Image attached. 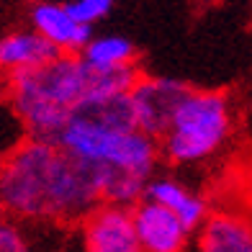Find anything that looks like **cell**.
Returning <instances> with one entry per match:
<instances>
[{
  "instance_id": "obj_4",
  "label": "cell",
  "mask_w": 252,
  "mask_h": 252,
  "mask_svg": "<svg viewBox=\"0 0 252 252\" xmlns=\"http://www.w3.org/2000/svg\"><path fill=\"white\" fill-rule=\"evenodd\" d=\"M232 134V106L219 90L190 88L180 100L159 155L175 165H193L209 159Z\"/></svg>"
},
{
  "instance_id": "obj_8",
  "label": "cell",
  "mask_w": 252,
  "mask_h": 252,
  "mask_svg": "<svg viewBox=\"0 0 252 252\" xmlns=\"http://www.w3.org/2000/svg\"><path fill=\"white\" fill-rule=\"evenodd\" d=\"M31 29L41 33L49 44H54L62 54H80L90 41H93V29L80 26L77 21H72V16L67 13L64 3H52L44 0L31 8Z\"/></svg>"
},
{
  "instance_id": "obj_7",
  "label": "cell",
  "mask_w": 252,
  "mask_h": 252,
  "mask_svg": "<svg viewBox=\"0 0 252 252\" xmlns=\"http://www.w3.org/2000/svg\"><path fill=\"white\" fill-rule=\"evenodd\" d=\"M131 211H134V224H136V234H139L142 252H186L188 250L190 232L167 209L142 198Z\"/></svg>"
},
{
  "instance_id": "obj_2",
  "label": "cell",
  "mask_w": 252,
  "mask_h": 252,
  "mask_svg": "<svg viewBox=\"0 0 252 252\" xmlns=\"http://www.w3.org/2000/svg\"><path fill=\"white\" fill-rule=\"evenodd\" d=\"M57 147L85 165L147 183L159 162V144L134 126L129 93L85 103L64 126Z\"/></svg>"
},
{
  "instance_id": "obj_5",
  "label": "cell",
  "mask_w": 252,
  "mask_h": 252,
  "mask_svg": "<svg viewBox=\"0 0 252 252\" xmlns=\"http://www.w3.org/2000/svg\"><path fill=\"white\" fill-rule=\"evenodd\" d=\"M188 90L190 88L175 77H139V83L129 93L136 131L159 144Z\"/></svg>"
},
{
  "instance_id": "obj_14",
  "label": "cell",
  "mask_w": 252,
  "mask_h": 252,
  "mask_svg": "<svg viewBox=\"0 0 252 252\" xmlns=\"http://www.w3.org/2000/svg\"><path fill=\"white\" fill-rule=\"evenodd\" d=\"M0 252H33L16 219L0 216Z\"/></svg>"
},
{
  "instance_id": "obj_6",
  "label": "cell",
  "mask_w": 252,
  "mask_h": 252,
  "mask_svg": "<svg viewBox=\"0 0 252 252\" xmlns=\"http://www.w3.org/2000/svg\"><path fill=\"white\" fill-rule=\"evenodd\" d=\"M85 252H142L134 211L126 206L100 203L83 221Z\"/></svg>"
},
{
  "instance_id": "obj_12",
  "label": "cell",
  "mask_w": 252,
  "mask_h": 252,
  "mask_svg": "<svg viewBox=\"0 0 252 252\" xmlns=\"http://www.w3.org/2000/svg\"><path fill=\"white\" fill-rule=\"evenodd\" d=\"M80 60L95 72H116L136 64V47L124 36H93Z\"/></svg>"
},
{
  "instance_id": "obj_1",
  "label": "cell",
  "mask_w": 252,
  "mask_h": 252,
  "mask_svg": "<svg viewBox=\"0 0 252 252\" xmlns=\"http://www.w3.org/2000/svg\"><path fill=\"white\" fill-rule=\"evenodd\" d=\"M106 173L52 142L26 139L0 162V216L24 221H85L103 203Z\"/></svg>"
},
{
  "instance_id": "obj_13",
  "label": "cell",
  "mask_w": 252,
  "mask_h": 252,
  "mask_svg": "<svg viewBox=\"0 0 252 252\" xmlns=\"http://www.w3.org/2000/svg\"><path fill=\"white\" fill-rule=\"evenodd\" d=\"M64 8L80 26L93 29L113 10V0H70V3H64Z\"/></svg>"
},
{
  "instance_id": "obj_11",
  "label": "cell",
  "mask_w": 252,
  "mask_h": 252,
  "mask_svg": "<svg viewBox=\"0 0 252 252\" xmlns=\"http://www.w3.org/2000/svg\"><path fill=\"white\" fill-rule=\"evenodd\" d=\"M196 252H252V229L229 214H214L198 229Z\"/></svg>"
},
{
  "instance_id": "obj_10",
  "label": "cell",
  "mask_w": 252,
  "mask_h": 252,
  "mask_svg": "<svg viewBox=\"0 0 252 252\" xmlns=\"http://www.w3.org/2000/svg\"><path fill=\"white\" fill-rule=\"evenodd\" d=\"M144 198L167 209L173 216H178L180 224L190 234L198 232L209 221V206H206V201L173 178H152L144 188Z\"/></svg>"
},
{
  "instance_id": "obj_9",
  "label": "cell",
  "mask_w": 252,
  "mask_h": 252,
  "mask_svg": "<svg viewBox=\"0 0 252 252\" xmlns=\"http://www.w3.org/2000/svg\"><path fill=\"white\" fill-rule=\"evenodd\" d=\"M60 57L62 52L33 29L10 31L5 36H0V70L10 75L39 70V67H47L54 60H60Z\"/></svg>"
},
{
  "instance_id": "obj_3",
  "label": "cell",
  "mask_w": 252,
  "mask_h": 252,
  "mask_svg": "<svg viewBox=\"0 0 252 252\" xmlns=\"http://www.w3.org/2000/svg\"><path fill=\"white\" fill-rule=\"evenodd\" d=\"M95 98V72L80 54H62L47 67L10 75V103L29 139L57 144L72 116Z\"/></svg>"
}]
</instances>
